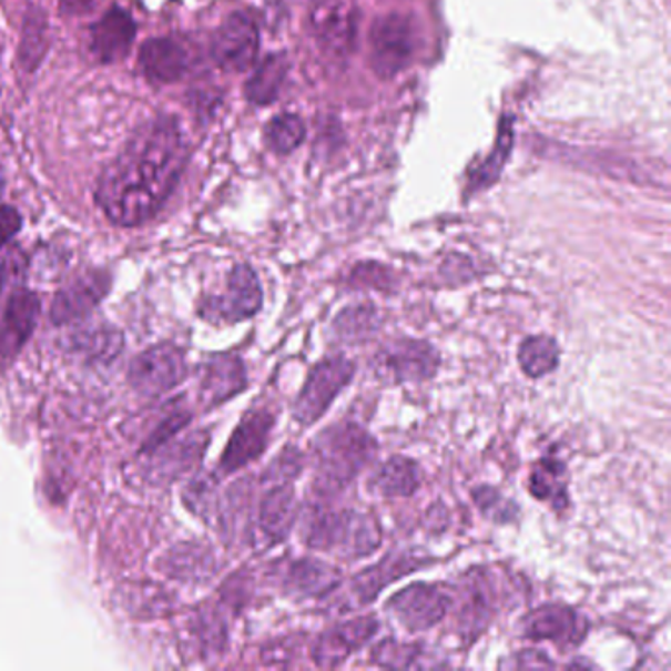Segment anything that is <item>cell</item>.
<instances>
[{"label":"cell","mask_w":671,"mask_h":671,"mask_svg":"<svg viewBox=\"0 0 671 671\" xmlns=\"http://www.w3.org/2000/svg\"><path fill=\"white\" fill-rule=\"evenodd\" d=\"M185 164V142L172 119L140 129L126 149L106 166L96 203L119 227H136L166 203Z\"/></svg>","instance_id":"cell-1"},{"label":"cell","mask_w":671,"mask_h":671,"mask_svg":"<svg viewBox=\"0 0 671 671\" xmlns=\"http://www.w3.org/2000/svg\"><path fill=\"white\" fill-rule=\"evenodd\" d=\"M380 451L376 437L353 419H340L322 429L312 441L314 498L335 500L363 472L375 465Z\"/></svg>","instance_id":"cell-2"},{"label":"cell","mask_w":671,"mask_h":671,"mask_svg":"<svg viewBox=\"0 0 671 671\" xmlns=\"http://www.w3.org/2000/svg\"><path fill=\"white\" fill-rule=\"evenodd\" d=\"M333 500H317L302 508V541L305 548L329 553L343 561L373 556L383 546V526L375 512L333 508Z\"/></svg>","instance_id":"cell-3"},{"label":"cell","mask_w":671,"mask_h":671,"mask_svg":"<svg viewBox=\"0 0 671 671\" xmlns=\"http://www.w3.org/2000/svg\"><path fill=\"white\" fill-rule=\"evenodd\" d=\"M451 587L455 632L462 645L475 644L502 610L516 604L518 594L512 577L490 566L467 569Z\"/></svg>","instance_id":"cell-4"},{"label":"cell","mask_w":671,"mask_h":671,"mask_svg":"<svg viewBox=\"0 0 671 671\" xmlns=\"http://www.w3.org/2000/svg\"><path fill=\"white\" fill-rule=\"evenodd\" d=\"M441 355L436 345L426 339L394 337L384 340L370 358V373L384 386L424 384L436 378Z\"/></svg>","instance_id":"cell-5"},{"label":"cell","mask_w":671,"mask_h":671,"mask_svg":"<svg viewBox=\"0 0 671 671\" xmlns=\"http://www.w3.org/2000/svg\"><path fill=\"white\" fill-rule=\"evenodd\" d=\"M357 375V365L353 358L335 353L319 358L292 401V418L302 427H312L329 411L333 401Z\"/></svg>","instance_id":"cell-6"},{"label":"cell","mask_w":671,"mask_h":671,"mask_svg":"<svg viewBox=\"0 0 671 671\" xmlns=\"http://www.w3.org/2000/svg\"><path fill=\"white\" fill-rule=\"evenodd\" d=\"M454 609V587L449 583L416 581L384 602L390 614L406 632L421 634L441 624Z\"/></svg>","instance_id":"cell-7"},{"label":"cell","mask_w":671,"mask_h":671,"mask_svg":"<svg viewBox=\"0 0 671 671\" xmlns=\"http://www.w3.org/2000/svg\"><path fill=\"white\" fill-rule=\"evenodd\" d=\"M520 634L532 642H549L559 652H571L583 644L591 632V622L581 610L563 602H546L523 614Z\"/></svg>","instance_id":"cell-8"},{"label":"cell","mask_w":671,"mask_h":671,"mask_svg":"<svg viewBox=\"0 0 671 671\" xmlns=\"http://www.w3.org/2000/svg\"><path fill=\"white\" fill-rule=\"evenodd\" d=\"M368 44H370V63L376 75L384 79L394 78L408 68L416 53V45H418L416 27L410 18L396 12L376 18L375 24L370 28Z\"/></svg>","instance_id":"cell-9"},{"label":"cell","mask_w":671,"mask_h":671,"mask_svg":"<svg viewBox=\"0 0 671 671\" xmlns=\"http://www.w3.org/2000/svg\"><path fill=\"white\" fill-rule=\"evenodd\" d=\"M378 632H380V620L376 619L375 614H363L333 624L315 638L309 650L312 662L315 668L322 670L340 668L350 655L357 654L358 650L370 644Z\"/></svg>","instance_id":"cell-10"},{"label":"cell","mask_w":671,"mask_h":671,"mask_svg":"<svg viewBox=\"0 0 671 671\" xmlns=\"http://www.w3.org/2000/svg\"><path fill=\"white\" fill-rule=\"evenodd\" d=\"M434 563L429 556H421L414 549H394L375 566H368L350 579L349 594L353 604L368 607L380 597L388 584L396 583L404 576L416 573Z\"/></svg>","instance_id":"cell-11"},{"label":"cell","mask_w":671,"mask_h":671,"mask_svg":"<svg viewBox=\"0 0 671 671\" xmlns=\"http://www.w3.org/2000/svg\"><path fill=\"white\" fill-rule=\"evenodd\" d=\"M185 376V358L174 345H156L140 353L129 368V383L136 393L156 398L170 393Z\"/></svg>","instance_id":"cell-12"},{"label":"cell","mask_w":671,"mask_h":671,"mask_svg":"<svg viewBox=\"0 0 671 671\" xmlns=\"http://www.w3.org/2000/svg\"><path fill=\"white\" fill-rule=\"evenodd\" d=\"M261 34L253 18L246 12H235L217 28L213 35V60L221 70L246 71L258 55Z\"/></svg>","instance_id":"cell-13"},{"label":"cell","mask_w":671,"mask_h":671,"mask_svg":"<svg viewBox=\"0 0 671 671\" xmlns=\"http://www.w3.org/2000/svg\"><path fill=\"white\" fill-rule=\"evenodd\" d=\"M274 426H276V416L266 408H256L244 414L241 424L235 427L233 436L228 439L225 454L218 461L221 472L231 475L256 461L271 444Z\"/></svg>","instance_id":"cell-14"},{"label":"cell","mask_w":671,"mask_h":671,"mask_svg":"<svg viewBox=\"0 0 671 671\" xmlns=\"http://www.w3.org/2000/svg\"><path fill=\"white\" fill-rule=\"evenodd\" d=\"M309 28L323 50L335 58L349 55L357 45V12L343 0H323L315 4Z\"/></svg>","instance_id":"cell-15"},{"label":"cell","mask_w":671,"mask_h":671,"mask_svg":"<svg viewBox=\"0 0 671 671\" xmlns=\"http://www.w3.org/2000/svg\"><path fill=\"white\" fill-rule=\"evenodd\" d=\"M262 304L264 296L256 272L248 264H236L228 274L225 294L207 304V315L213 322H246L261 312Z\"/></svg>","instance_id":"cell-16"},{"label":"cell","mask_w":671,"mask_h":671,"mask_svg":"<svg viewBox=\"0 0 671 671\" xmlns=\"http://www.w3.org/2000/svg\"><path fill=\"white\" fill-rule=\"evenodd\" d=\"M297 515H299V505H297L294 482L272 485L258 506L254 540L258 541L262 548L278 546L294 530Z\"/></svg>","instance_id":"cell-17"},{"label":"cell","mask_w":671,"mask_h":671,"mask_svg":"<svg viewBox=\"0 0 671 671\" xmlns=\"http://www.w3.org/2000/svg\"><path fill=\"white\" fill-rule=\"evenodd\" d=\"M340 581L343 573L339 567L317 558H299L286 567L282 589L294 601H317L332 594Z\"/></svg>","instance_id":"cell-18"},{"label":"cell","mask_w":671,"mask_h":671,"mask_svg":"<svg viewBox=\"0 0 671 671\" xmlns=\"http://www.w3.org/2000/svg\"><path fill=\"white\" fill-rule=\"evenodd\" d=\"M109 286L111 278L103 272H89L73 279L53 297L52 322L55 325H70L88 317L106 296Z\"/></svg>","instance_id":"cell-19"},{"label":"cell","mask_w":671,"mask_h":671,"mask_svg":"<svg viewBox=\"0 0 671 671\" xmlns=\"http://www.w3.org/2000/svg\"><path fill=\"white\" fill-rule=\"evenodd\" d=\"M136 38V24L129 12L111 9L96 20L89 34V48L101 63L126 58Z\"/></svg>","instance_id":"cell-20"},{"label":"cell","mask_w":671,"mask_h":671,"mask_svg":"<svg viewBox=\"0 0 671 671\" xmlns=\"http://www.w3.org/2000/svg\"><path fill=\"white\" fill-rule=\"evenodd\" d=\"M40 317V297L18 289L7 304L0 322V357H14L27 345Z\"/></svg>","instance_id":"cell-21"},{"label":"cell","mask_w":671,"mask_h":671,"mask_svg":"<svg viewBox=\"0 0 671 671\" xmlns=\"http://www.w3.org/2000/svg\"><path fill=\"white\" fill-rule=\"evenodd\" d=\"M421 487L419 462L406 455H390L373 467L366 490L380 498H410Z\"/></svg>","instance_id":"cell-22"},{"label":"cell","mask_w":671,"mask_h":671,"mask_svg":"<svg viewBox=\"0 0 671 671\" xmlns=\"http://www.w3.org/2000/svg\"><path fill=\"white\" fill-rule=\"evenodd\" d=\"M528 492L538 502L548 505L553 512L566 515L571 506L569 497V471L563 459L556 455H543L533 462L528 475Z\"/></svg>","instance_id":"cell-23"},{"label":"cell","mask_w":671,"mask_h":671,"mask_svg":"<svg viewBox=\"0 0 671 671\" xmlns=\"http://www.w3.org/2000/svg\"><path fill=\"white\" fill-rule=\"evenodd\" d=\"M140 70L149 81L157 85H170L185 75L187 53L170 38H152L140 48Z\"/></svg>","instance_id":"cell-24"},{"label":"cell","mask_w":671,"mask_h":671,"mask_svg":"<svg viewBox=\"0 0 671 671\" xmlns=\"http://www.w3.org/2000/svg\"><path fill=\"white\" fill-rule=\"evenodd\" d=\"M384 315L373 302L347 305L333 317L332 339L339 345H366L383 332Z\"/></svg>","instance_id":"cell-25"},{"label":"cell","mask_w":671,"mask_h":671,"mask_svg":"<svg viewBox=\"0 0 671 671\" xmlns=\"http://www.w3.org/2000/svg\"><path fill=\"white\" fill-rule=\"evenodd\" d=\"M244 388H246V368L243 360L235 355H218L205 366V373L201 378V396L205 404L218 406L223 401L235 398Z\"/></svg>","instance_id":"cell-26"},{"label":"cell","mask_w":671,"mask_h":671,"mask_svg":"<svg viewBox=\"0 0 671 671\" xmlns=\"http://www.w3.org/2000/svg\"><path fill=\"white\" fill-rule=\"evenodd\" d=\"M516 360L526 378L540 380L543 376L558 370L561 363V347L551 335H528L520 340L516 350Z\"/></svg>","instance_id":"cell-27"},{"label":"cell","mask_w":671,"mask_h":671,"mask_svg":"<svg viewBox=\"0 0 671 671\" xmlns=\"http://www.w3.org/2000/svg\"><path fill=\"white\" fill-rule=\"evenodd\" d=\"M288 61L284 55H268L253 71L244 85V95L254 105H271L278 99L279 91L286 83Z\"/></svg>","instance_id":"cell-28"},{"label":"cell","mask_w":671,"mask_h":671,"mask_svg":"<svg viewBox=\"0 0 671 671\" xmlns=\"http://www.w3.org/2000/svg\"><path fill=\"white\" fill-rule=\"evenodd\" d=\"M48 34H50V24H48L44 10L32 7L24 17L20 48H18V63L27 73L38 70V65L44 60L48 45H50Z\"/></svg>","instance_id":"cell-29"},{"label":"cell","mask_w":671,"mask_h":671,"mask_svg":"<svg viewBox=\"0 0 671 671\" xmlns=\"http://www.w3.org/2000/svg\"><path fill=\"white\" fill-rule=\"evenodd\" d=\"M426 645L419 642H400L396 638H384L370 650V662L378 668L388 670H408V668H426ZM431 668V665H429Z\"/></svg>","instance_id":"cell-30"},{"label":"cell","mask_w":671,"mask_h":671,"mask_svg":"<svg viewBox=\"0 0 671 671\" xmlns=\"http://www.w3.org/2000/svg\"><path fill=\"white\" fill-rule=\"evenodd\" d=\"M71 347L93 363H109L122 349V335L114 327L99 325L81 329L71 337Z\"/></svg>","instance_id":"cell-31"},{"label":"cell","mask_w":671,"mask_h":671,"mask_svg":"<svg viewBox=\"0 0 671 671\" xmlns=\"http://www.w3.org/2000/svg\"><path fill=\"white\" fill-rule=\"evenodd\" d=\"M472 505L477 506L480 516L498 526L515 523L520 515V506L512 498L502 495V490L492 485H479L471 490Z\"/></svg>","instance_id":"cell-32"},{"label":"cell","mask_w":671,"mask_h":671,"mask_svg":"<svg viewBox=\"0 0 671 671\" xmlns=\"http://www.w3.org/2000/svg\"><path fill=\"white\" fill-rule=\"evenodd\" d=\"M210 444V439L205 437V434H197V436L190 437V439H183L182 444L170 447L164 454H160L156 457V467L160 475H166V477H177L183 471H187L192 467L193 462L200 461L201 455L205 445Z\"/></svg>","instance_id":"cell-33"},{"label":"cell","mask_w":671,"mask_h":671,"mask_svg":"<svg viewBox=\"0 0 671 671\" xmlns=\"http://www.w3.org/2000/svg\"><path fill=\"white\" fill-rule=\"evenodd\" d=\"M305 139V126L297 114H279L266 126V142L276 154H289L299 149Z\"/></svg>","instance_id":"cell-34"},{"label":"cell","mask_w":671,"mask_h":671,"mask_svg":"<svg viewBox=\"0 0 671 671\" xmlns=\"http://www.w3.org/2000/svg\"><path fill=\"white\" fill-rule=\"evenodd\" d=\"M305 461H307V457L297 447L286 445L282 449V454L268 465V469L262 475V480L268 485L294 482L304 472Z\"/></svg>","instance_id":"cell-35"},{"label":"cell","mask_w":671,"mask_h":671,"mask_svg":"<svg viewBox=\"0 0 671 671\" xmlns=\"http://www.w3.org/2000/svg\"><path fill=\"white\" fill-rule=\"evenodd\" d=\"M349 282L353 288H373L380 292H390L394 288L390 271L380 264H360L350 274Z\"/></svg>","instance_id":"cell-36"},{"label":"cell","mask_w":671,"mask_h":671,"mask_svg":"<svg viewBox=\"0 0 671 671\" xmlns=\"http://www.w3.org/2000/svg\"><path fill=\"white\" fill-rule=\"evenodd\" d=\"M185 424H187V414H175L172 418H167L166 421L162 424V427H157L156 431L150 437L149 444H146V451L152 454V451L160 449L162 445H166L167 439L175 436L182 427H185Z\"/></svg>","instance_id":"cell-37"},{"label":"cell","mask_w":671,"mask_h":671,"mask_svg":"<svg viewBox=\"0 0 671 671\" xmlns=\"http://www.w3.org/2000/svg\"><path fill=\"white\" fill-rule=\"evenodd\" d=\"M508 149H510V131L505 129L502 131V142L498 144L497 150H495V154L490 156L485 167H480V182L485 183L487 180H492V177H497L498 172H500V166L505 164L506 154H508Z\"/></svg>","instance_id":"cell-38"},{"label":"cell","mask_w":671,"mask_h":671,"mask_svg":"<svg viewBox=\"0 0 671 671\" xmlns=\"http://www.w3.org/2000/svg\"><path fill=\"white\" fill-rule=\"evenodd\" d=\"M20 227H22L20 213L10 205L0 207V248L9 243L12 236L17 235Z\"/></svg>","instance_id":"cell-39"},{"label":"cell","mask_w":671,"mask_h":671,"mask_svg":"<svg viewBox=\"0 0 671 671\" xmlns=\"http://www.w3.org/2000/svg\"><path fill=\"white\" fill-rule=\"evenodd\" d=\"M510 668H553L556 663L549 660L548 654H543L540 650H522L518 654L512 655V662L502 663Z\"/></svg>","instance_id":"cell-40"},{"label":"cell","mask_w":671,"mask_h":671,"mask_svg":"<svg viewBox=\"0 0 671 671\" xmlns=\"http://www.w3.org/2000/svg\"><path fill=\"white\" fill-rule=\"evenodd\" d=\"M99 2L101 0H60V10L63 14L79 17V14H88L91 10H95Z\"/></svg>","instance_id":"cell-41"},{"label":"cell","mask_w":671,"mask_h":671,"mask_svg":"<svg viewBox=\"0 0 671 671\" xmlns=\"http://www.w3.org/2000/svg\"><path fill=\"white\" fill-rule=\"evenodd\" d=\"M439 510H441V512H439V515H441V518H444V522L439 523V530H441V532H444V528H447V523H449V512H447V508H445L444 505H441V508H439ZM437 505H431L429 506V510H427L426 512V520L427 522H429V528H437Z\"/></svg>","instance_id":"cell-42"},{"label":"cell","mask_w":671,"mask_h":671,"mask_svg":"<svg viewBox=\"0 0 671 671\" xmlns=\"http://www.w3.org/2000/svg\"><path fill=\"white\" fill-rule=\"evenodd\" d=\"M0 190H2V180H0Z\"/></svg>","instance_id":"cell-43"}]
</instances>
